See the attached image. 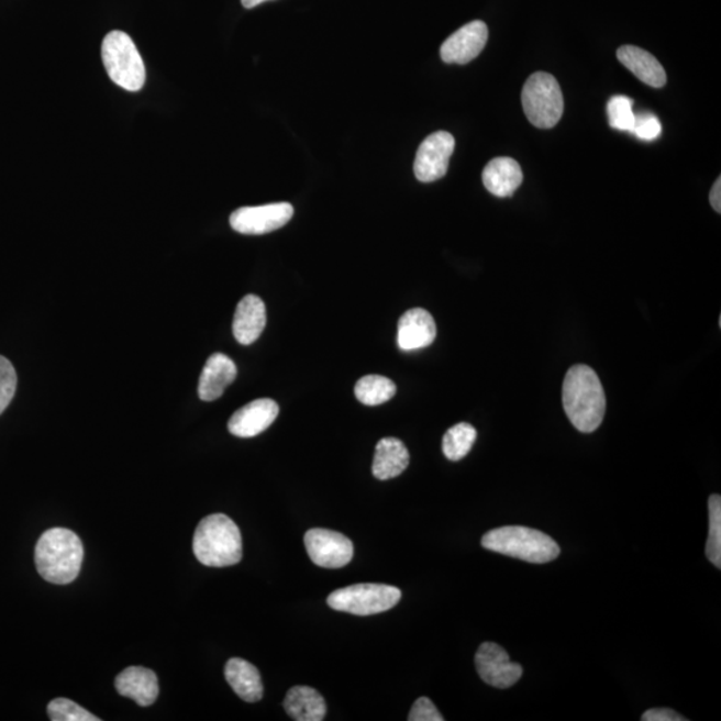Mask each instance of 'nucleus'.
<instances>
[{
  "instance_id": "nucleus-2",
  "label": "nucleus",
  "mask_w": 721,
  "mask_h": 721,
  "mask_svg": "<svg viewBox=\"0 0 721 721\" xmlns=\"http://www.w3.org/2000/svg\"><path fill=\"white\" fill-rule=\"evenodd\" d=\"M84 563L82 541L65 528L42 534L35 546V564L48 583L66 586L77 579Z\"/></svg>"
},
{
  "instance_id": "nucleus-9",
  "label": "nucleus",
  "mask_w": 721,
  "mask_h": 721,
  "mask_svg": "<svg viewBox=\"0 0 721 721\" xmlns=\"http://www.w3.org/2000/svg\"><path fill=\"white\" fill-rule=\"evenodd\" d=\"M293 214L295 209L288 202L241 208L230 217V225L241 234H267L284 228Z\"/></svg>"
},
{
  "instance_id": "nucleus-32",
  "label": "nucleus",
  "mask_w": 721,
  "mask_h": 721,
  "mask_svg": "<svg viewBox=\"0 0 721 721\" xmlns=\"http://www.w3.org/2000/svg\"><path fill=\"white\" fill-rule=\"evenodd\" d=\"M710 201L713 210L720 214L721 213V179L720 178L712 186Z\"/></svg>"
},
{
  "instance_id": "nucleus-17",
  "label": "nucleus",
  "mask_w": 721,
  "mask_h": 721,
  "mask_svg": "<svg viewBox=\"0 0 721 721\" xmlns=\"http://www.w3.org/2000/svg\"><path fill=\"white\" fill-rule=\"evenodd\" d=\"M266 326V307L258 296L248 295L235 310L233 333L241 345H252Z\"/></svg>"
},
{
  "instance_id": "nucleus-10",
  "label": "nucleus",
  "mask_w": 721,
  "mask_h": 721,
  "mask_svg": "<svg viewBox=\"0 0 721 721\" xmlns=\"http://www.w3.org/2000/svg\"><path fill=\"white\" fill-rule=\"evenodd\" d=\"M455 146V138L446 132L433 133L421 143L414 160V174L420 182L431 184L445 176Z\"/></svg>"
},
{
  "instance_id": "nucleus-5",
  "label": "nucleus",
  "mask_w": 721,
  "mask_h": 721,
  "mask_svg": "<svg viewBox=\"0 0 721 721\" xmlns=\"http://www.w3.org/2000/svg\"><path fill=\"white\" fill-rule=\"evenodd\" d=\"M102 59L109 77L127 91H140L146 82V68L135 43L123 31H111L102 43Z\"/></svg>"
},
{
  "instance_id": "nucleus-28",
  "label": "nucleus",
  "mask_w": 721,
  "mask_h": 721,
  "mask_svg": "<svg viewBox=\"0 0 721 721\" xmlns=\"http://www.w3.org/2000/svg\"><path fill=\"white\" fill-rule=\"evenodd\" d=\"M16 371L8 358L0 356V414L14 399L16 391Z\"/></svg>"
},
{
  "instance_id": "nucleus-29",
  "label": "nucleus",
  "mask_w": 721,
  "mask_h": 721,
  "mask_svg": "<svg viewBox=\"0 0 721 721\" xmlns=\"http://www.w3.org/2000/svg\"><path fill=\"white\" fill-rule=\"evenodd\" d=\"M632 133L643 141H654L662 134V123L652 113L635 114V126Z\"/></svg>"
},
{
  "instance_id": "nucleus-14",
  "label": "nucleus",
  "mask_w": 721,
  "mask_h": 721,
  "mask_svg": "<svg viewBox=\"0 0 721 721\" xmlns=\"http://www.w3.org/2000/svg\"><path fill=\"white\" fill-rule=\"evenodd\" d=\"M436 335L437 326L432 314L425 309L414 308L408 310L400 319L397 344L406 352L424 350L433 344Z\"/></svg>"
},
{
  "instance_id": "nucleus-8",
  "label": "nucleus",
  "mask_w": 721,
  "mask_h": 721,
  "mask_svg": "<svg viewBox=\"0 0 721 721\" xmlns=\"http://www.w3.org/2000/svg\"><path fill=\"white\" fill-rule=\"evenodd\" d=\"M304 548L310 561L322 568L346 567L353 558V543L340 532L331 530H310L304 534Z\"/></svg>"
},
{
  "instance_id": "nucleus-7",
  "label": "nucleus",
  "mask_w": 721,
  "mask_h": 721,
  "mask_svg": "<svg viewBox=\"0 0 721 721\" xmlns=\"http://www.w3.org/2000/svg\"><path fill=\"white\" fill-rule=\"evenodd\" d=\"M401 590L385 584H356L334 590L329 595L328 606L334 611L370 617L389 611L399 604Z\"/></svg>"
},
{
  "instance_id": "nucleus-19",
  "label": "nucleus",
  "mask_w": 721,
  "mask_h": 721,
  "mask_svg": "<svg viewBox=\"0 0 721 721\" xmlns=\"http://www.w3.org/2000/svg\"><path fill=\"white\" fill-rule=\"evenodd\" d=\"M618 58L628 70L635 74L643 84L655 89H662L667 84V74L654 55L635 46H623L618 49Z\"/></svg>"
},
{
  "instance_id": "nucleus-30",
  "label": "nucleus",
  "mask_w": 721,
  "mask_h": 721,
  "mask_svg": "<svg viewBox=\"0 0 721 721\" xmlns=\"http://www.w3.org/2000/svg\"><path fill=\"white\" fill-rule=\"evenodd\" d=\"M409 721H444L441 714L433 705V701L428 698H420L414 702L412 710L409 713Z\"/></svg>"
},
{
  "instance_id": "nucleus-24",
  "label": "nucleus",
  "mask_w": 721,
  "mask_h": 721,
  "mask_svg": "<svg viewBox=\"0 0 721 721\" xmlns=\"http://www.w3.org/2000/svg\"><path fill=\"white\" fill-rule=\"evenodd\" d=\"M477 439V431L470 424L462 422L452 426L450 431L445 433L443 440V452L447 459L451 462H459L465 456H468V453L474 447L475 441Z\"/></svg>"
},
{
  "instance_id": "nucleus-16",
  "label": "nucleus",
  "mask_w": 721,
  "mask_h": 721,
  "mask_svg": "<svg viewBox=\"0 0 721 721\" xmlns=\"http://www.w3.org/2000/svg\"><path fill=\"white\" fill-rule=\"evenodd\" d=\"M115 688L118 694L133 699L141 707L154 705L159 695L157 675L143 667L124 669L117 676Z\"/></svg>"
},
{
  "instance_id": "nucleus-15",
  "label": "nucleus",
  "mask_w": 721,
  "mask_h": 721,
  "mask_svg": "<svg viewBox=\"0 0 721 721\" xmlns=\"http://www.w3.org/2000/svg\"><path fill=\"white\" fill-rule=\"evenodd\" d=\"M235 377H237V366L234 360L222 353L213 354L207 360L198 385L200 399L208 402L219 400L229 385L234 382Z\"/></svg>"
},
{
  "instance_id": "nucleus-27",
  "label": "nucleus",
  "mask_w": 721,
  "mask_h": 721,
  "mask_svg": "<svg viewBox=\"0 0 721 721\" xmlns=\"http://www.w3.org/2000/svg\"><path fill=\"white\" fill-rule=\"evenodd\" d=\"M49 720L53 721H99L101 719L86 711L85 708L68 699L59 698L47 707Z\"/></svg>"
},
{
  "instance_id": "nucleus-1",
  "label": "nucleus",
  "mask_w": 721,
  "mask_h": 721,
  "mask_svg": "<svg viewBox=\"0 0 721 721\" xmlns=\"http://www.w3.org/2000/svg\"><path fill=\"white\" fill-rule=\"evenodd\" d=\"M563 406L577 431L592 433L601 425L607 410L606 391L592 368L575 365L567 371Z\"/></svg>"
},
{
  "instance_id": "nucleus-13",
  "label": "nucleus",
  "mask_w": 721,
  "mask_h": 721,
  "mask_svg": "<svg viewBox=\"0 0 721 721\" xmlns=\"http://www.w3.org/2000/svg\"><path fill=\"white\" fill-rule=\"evenodd\" d=\"M278 413L276 401L270 399L253 401L232 415L229 420V432L235 437H256L277 420Z\"/></svg>"
},
{
  "instance_id": "nucleus-11",
  "label": "nucleus",
  "mask_w": 721,
  "mask_h": 721,
  "mask_svg": "<svg viewBox=\"0 0 721 721\" xmlns=\"http://www.w3.org/2000/svg\"><path fill=\"white\" fill-rule=\"evenodd\" d=\"M475 661L478 675L489 686L506 689L513 687L521 679V665L512 662L499 644H481Z\"/></svg>"
},
{
  "instance_id": "nucleus-12",
  "label": "nucleus",
  "mask_w": 721,
  "mask_h": 721,
  "mask_svg": "<svg viewBox=\"0 0 721 721\" xmlns=\"http://www.w3.org/2000/svg\"><path fill=\"white\" fill-rule=\"evenodd\" d=\"M488 36L489 31L484 22L474 21L465 24L443 43L441 58L445 64H469L482 53Z\"/></svg>"
},
{
  "instance_id": "nucleus-18",
  "label": "nucleus",
  "mask_w": 721,
  "mask_h": 721,
  "mask_svg": "<svg viewBox=\"0 0 721 721\" xmlns=\"http://www.w3.org/2000/svg\"><path fill=\"white\" fill-rule=\"evenodd\" d=\"M524 180L518 160L508 157L495 158L482 171L485 188L499 198L512 197Z\"/></svg>"
},
{
  "instance_id": "nucleus-33",
  "label": "nucleus",
  "mask_w": 721,
  "mask_h": 721,
  "mask_svg": "<svg viewBox=\"0 0 721 721\" xmlns=\"http://www.w3.org/2000/svg\"><path fill=\"white\" fill-rule=\"evenodd\" d=\"M242 4H244V8L246 9H254L257 8V5L263 4L265 2H270V0H241Z\"/></svg>"
},
{
  "instance_id": "nucleus-6",
  "label": "nucleus",
  "mask_w": 721,
  "mask_h": 721,
  "mask_svg": "<svg viewBox=\"0 0 721 721\" xmlns=\"http://www.w3.org/2000/svg\"><path fill=\"white\" fill-rule=\"evenodd\" d=\"M522 109L539 129H552L561 122L564 113V97L561 85L548 73H534L528 78L521 92Z\"/></svg>"
},
{
  "instance_id": "nucleus-31",
  "label": "nucleus",
  "mask_w": 721,
  "mask_h": 721,
  "mask_svg": "<svg viewBox=\"0 0 721 721\" xmlns=\"http://www.w3.org/2000/svg\"><path fill=\"white\" fill-rule=\"evenodd\" d=\"M643 721H686V718H683L681 714L668 710V708H654V710L646 711L643 717Z\"/></svg>"
},
{
  "instance_id": "nucleus-4",
  "label": "nucleus",
  "mask_w": 721,
  "mask_h": 721,
  "mask_svg": "<svg viewBox=\"0 0 721 721\" xmlns=\"http://www.w3.org/2000/svg\"><path fill=\"white\" fill-rule=\"evenodd\" d=\"M481 544L485 550L532 564L551 563L561 555V546L548 534L525 526L497 528L485 534Z\"/></svg>"
},
{
  "instance_id": "nucleus-22",
  "label": "nucleus",
  "mask_w": 721,
  "mask_h": 721,
  "mask_svg": "<svg viewBox=\"0 0 721 721\" xmlns=\"http://www.w3.org/2000/svg\"><path fill=\"white\" fill-rule=\"evenodd\" d=\"M226 680L242 700L257 702L263 699L264 686L259 670L242 658H230L225 667Z\"/></svg>"
},
{
  "instance_id": "nucleus-20",
  "label": "nucleus",
  "mask_w": 721,
  "mask_h": 721,
  "mask_svg": "<svg viewBox=\"0 0 721 721\" xmlns=\"http://www.w3.org/2000/svg\"><path fill=\"white\" fill-rule=\"evenodd\" d=\"M409 452L401 440L385 437L376 446L373 475L378 480H390L403 474L409 465Z\"/></svg>"
},
{
  "instance_id": "nucleus-25",
  "label": "nucleus",
  "mask_w": 721,
  "mask_h": 721,
  "mask_svg": "<svg viewBox=\"0 0 721 721\" xmlns=\"http://www.w3.org/2000/svg\"><path fill=\"white\" fill-rule=\"evenodd\" d=\"M710 511V530L706 546V556L714 567L721 568V497L712 495L708 501Z\"/></svg>"
},
{
  "instance_id": "nucleus-23",
  "label": "nucleus",
  "mask_w": 721,
  "mask_h": 721,
  "mask_svg": "<svg viewBox=\"0 0 721 721\" xmlns=\"http://www.w3.org/2000/svg\"><path fill=\"white\" fill-rule=\"evenodd\" d=\"M396 385L384 376H365L356 384L354 395L364 406L377 407L393 399Z\"/></svg>"
},
{
  "instance_id": "nucleus-3",
  "label": "nucleus",
  "mask_w": 721,
  "mask_h": 721,
  "mask_svg": "<svg viewBox=\"0 0 721 721\" xmlns=\"http://www.w3.org/2000/svg\"><path fill=\"white\" fill-rule=\"evenodd\" d=\"M192 551L207 567H232L242 561L240 528L225 514H210L197 526Z\"/></svg>"
},
{
  "instance_id": "nucleus-21",
  "label": "nucleus",
  "mask_w": 721,
  "mask_h": 721,
  "mask_svg": "<svg viewBox=\"0 0 721 721\" xmlns=\"http://www.w3.org/2000/svg\"><path fill=\"white\" fill-rule=\"evenodd\" d=\"M284 708L297 721H321L326 717V702L312 687L297 686L286 695Z\"/></svg>"
},
{
  "instance_id": "nucleus-26",
  "label": "nucleus",
  "mask_w": 721,
  "mask_h": 721,
  "mask_svg": "<svg viewBox=\"0 0 721 721\" xmlns=\"http://www.w3.org/2000/svg\"><path fill=\"white\" fill-rule=\"evenodd\" d=\"M633 101L624 96H617L609 99L608 118L609 124L621 132L632 133L635 126V113H633Z\"/></svg>"
}]
</instances>
